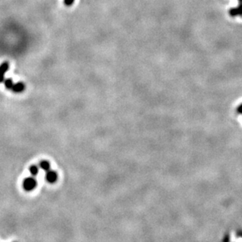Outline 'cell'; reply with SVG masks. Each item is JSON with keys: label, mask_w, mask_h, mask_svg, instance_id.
<instances>
[{"label": "cell", "mask_w": 242, "mask_h": 242, "mask_svg": "<svg viewBox=\"0 0 242 242\" xmlns=\"http://www.w3.org/2000/svg\"><path fill=\"white\" fill-rule=\"evenodd\" d=\"M37 186V182L34 178H27L23 182V188L26 191L33 190Z\"/></svg>", "instance_id": "6da1fadb"}, {"label": "cell", "mask_w": 242, "mask_h": 242, "mask_svg": "<svg viewBox=\"0 0 242 242\" xmlns=\"http://www.w3.org/2000/svg\"><path fill=\"white\" fill-rule=\"evenodd\" d=\"M9 62H4L0 65V83H3L5 80V75L9 70Z\"/></svg>", "instance_id": "7a4b0ae2"}, {"label": "cell", "mask_w": 242, "mask_h": 242, "mask_svg": "<svg viewBox=\"0 0 242 242\" xmlns=\"http://www.w3.org/2000/svg\"><path fill=\"white\" fill-rule=\"evenodd\" d=\"M57 179H58V175L55 171H51V170H49V171H46V179L48 183H56V180H57Z\"/></svg>", "instance_id": "3957f363"}, {"label": "cell", "mask_w": 242, "mask_h": 242, "mask_svg": "<svg viewBox=\"0 0 242 242\" xmlns=\"http://www.w3.org/2000/svg\"><path fill=\"white\" fill-rule=\"evenodd\" d=\"M25 90V84L22 82H18L17 83H14L12 87L11 91L14 93H21Z\"/></svg>", "instance_id": "277c9868"}, {"label": "cell", "mask_w": 242, "mask_h": 242, "mask_svg": "<svg viewBox=\"0 0 242 242\" xmlns=\"http://www.w3.org/2000/svg\"><path fill=\"white\" fill-rule=\"evenodd\" d=\"M230 15L232 17L235 16H241L242 17V3H240L237 8H233L230 10Z\"/></svg>", "instance_id": "5b68a950"}, {"label": "cell", "mask_w": 242, "mask_h": 242, "mask_svg": "<svg viewBox=\"0 0 242 242\" xmlns=\"http://www.w3.org/2000/svg\"><path fill=\"white\" fill-rule=\"evenodd\" d=\"M39 167L43 170L47 171L50 169V164L47 161H43L39 163Z\"/></svg>", "instance_id": "8992f818"}, {"label": "cell", "mask_w": 242, "mask_h": 242, "mask_svg": "<svg viewBox=\"0 0 242 242\" xmlns=\"http://www.w3.org/2000/svg\"><path fill=\"white\" fill-rule=\"evenodd\" d=\"M13 84H14V83H13L12 79H7V80H4V85H5L6 88H7V90H11Z\"/></svg>", "instance_id": "52a82bcc"}, {"label": "cell", "mask_w": 242, "mask_h": 242, "mask_svg": "<svg viewBox=\"0 0 242 242\" xmlns=\"http://www.w3.org/2000/svg\"><path fill=\"white\" fill-rule=\"evenodd\" d=\"M29 171L31 175L35 176L38 174V168L36 165H32L29 168Z\"/></svg>", "instance_id": "ba28073f"}, {"label": "cell", "mask_w": 242, "mask_h": 242, "mask_svg": "<svg viewBox=\"0 0 242 242\" xmlns=\"http://www.w3.org/2000/svg\"><path fill=\"white\" fill-rule=\"evenodd\" d=\"M64 4L68 7H71V5H73V3L74 2V0H64Z\"/></svg>", "instance_id": "9c48e42d"}, {"label": "cell", "mask_w": 242, "mask_h": 242, "mask_svg": "<svg viewBox=\"0 0 242 242\" xmlns=\"http://www.w3.org/2000/svg\"><path fill=\"white\" fill-rule=\"evenodd\" d=\"M237 112L239 114H242V104H240L238 107H237Z\"/></svg>", "instance_id": "30bf717a"}]
</instances>
